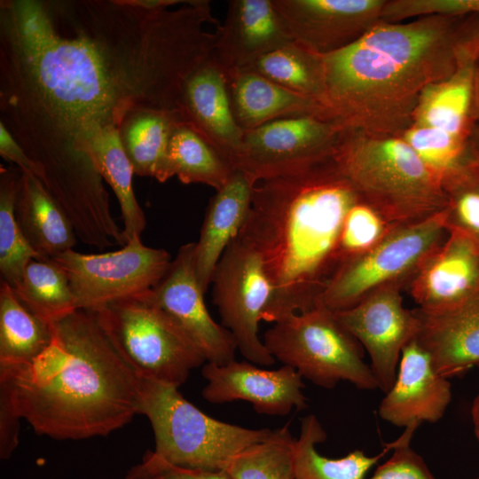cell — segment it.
I'll return each mask as SVG.
<instances>
[{
	"label": "cell",
	"instance_id": "6da1fadb",
	"mask_svg": "<svg viewBox=\"0 0 479 479\" xmlns=\"http://www.w3.org/2000/svg\"><path fill=\"white\" fill-rule=\"evenodd\" d=\"M208 20L191 0L0 1V123L55 201L106 191L92 148L130 113H181L187 81L213 53Z\"/></svg>",
	"mask_w": 479,
	"mask_h": 479
},
{
	"label": "cell",
	"instance_id": "7a4b0ae2",
	"mask_svg": "<svg viewBox=\"0 0 479 479\" xmlns=\"http://www.w3.org/2000/svg\"><path fill=\"white\" fill-rule=\"evenodd\" d=\"M479 34V14L381 21L349 45L321 56L324 107L347 130L398 136L423 90L450 76Z\"/></svg>",
	"mask_w": 479,
	"mask_h": 479
},
{
	"label": "cell",
	"instance_id": "3957f363",
	"mask_svg": "<svg viewBox=\"0 0 479 479\" xmlns=\"http://www.w3.org/2000/svg\"><path fill=\"white\" fill-rule=\"evenodd\" d=\"M360 200L332 157L254 184L239 235L257 250L271 282L262 320L275 323L318 305L340 266L345 217Z\"/></svg>",
	"mask_w": 479,
	"mask_h": 479
},
{
	"label": "cell",
	"instance_id": "277c9868",
	"mask_svg": "<svg viewBox=\"0 0 479 479\" xmlns=\"http://www.w3.org/2000/svg\"><path fill=\"white\" fill-rule=\"evenodd\" d=\"M52 341L30 365L0 371L35 433L56 440L105 436L139 414V380L91 310L51 324Z\"/></svg>",
	"mask_w": 479,
	"mask_h": 479
},
{
	"label": "cell",
	"instance_id": "5b68a950",
	"mask_svg": "<svg viewBox=\"0 0 479 479\" xmlns=\"http://www.w3.org/2000/svg\"><path fill=\"white\" fill-rule=\"evenodd\" d=\"M332 159L359 198L397 227L445 207L440 178L399 136L345 130Z\"/></svg>",
	"mask_w": 479,
	"mask_h": 479
},
{
	"label": "cell",
	"instance_id": "8992f818",
	"mask_svg": "<svg viewBox=\"0 0 479 479\" xmlns=\"http://www.w3.org/2000/svg\"><path fill=\"white\" fill-rule=\"evenodd\" d=\"M139 380V414L153 431L152 454L186 468L221 470L244 448L269 436L272 429H252L204 413L178 391L153 379Z\"/></svg>",
	"mask_w": 479,
	"mask_h": 479
},
{
	"label": "cell",
	"instance_id": "52a82bcc",
	"mask_svg": "<svg viewBox=\"0 0 479 479\" xmlns=\"http://www.w3.org/2000/svg\"><path fill=\"white\" fill-rule=\"evenodd\" d=\"M151 290L91 311L137 378L179 388L207 360L179 325L152 299Z\"/></svg>",
	"mask_w": 479,
	"mask_h": 479
},
{
	"label": "cell",
	"instance_id": "ba28073f",
	"mask_svg": "<svg viewBox=\"0 0 479 479\" xmlns=\"http://www.w3.org/2000/svg\"><path fill=\"white\" fill-rule=\"evenodd\" d=\"M263 342L276 360L318 386L331 389L346 381L358 389H378L360 343L321 305L275 322Z\"/></svg>",
	"mask_w": 479,
	"mask_h": 479
},
{
	"label": "cell",
	"instance_id": "9c48e42d",
	"mask_svg": "<svg viewBox=\"0 0 479 479\" xmlns=\"http://www.w3.org/2000/svg\"><path fill=\"white\" fill-rule=\"evenodd\" d=\"M446 236L443 210L424 220L394 228L373 248L340 265L318 305L336 312L352 307L382 287L401 284L405 288Z\"/></svg>",
	"mask_w": 479,
	"mask_h": 479
},
{
	"label": "cell",
	"instance_id": "30bf717a",
	"mask_svg": "<svg viewBox=\"0 0 479 479\" xmlns=\"http://www.w3.org/2000/svg\"><path fill=\"white\" fill-rule=\"evenodd\" d=\"M51 259L65 271L77 309L88 310L153 289L172 262L168 251L145 246L140 237L114 252L69 249Z\"/></svg>",
	"mask_w": 479,
	"mask_h": 479
},
{
	"label": "cell",
	"instance_id": "8fae6325",
	"mask_svg": "<svg viewBox=\"0 0 479 479\" xmlns=\"http://www.w3.org/2000/svg\"><path fill=\"white\" fill-rule=\"evenodd\" d=\"M213 300L221 325L233 335L246 360L263 366L276 362L258 335L271 286L257 250L238 235L223 254L214 273Z\"/></svg>",
	"mask_w": 479,
	"mask_h": 479
},
{
	"label": "cell",
	"instance_id": "7c38bea8",
	"mask_svg": "<svg viewBox=\"0 0 479 479\" xmlns=\"http://www.w3.org/2000/svg\"><path fill=\"white\" fill-rule=\"evenodd\" d=\"M345 125L324 115L295 116L245 131L234 169L254 183L288 175L332 157Z\"/></svg>",
	"mask_w": 479,
	"mask_h": 479
},
{
	"label": "cell",
	"instance_id": "4fadbf2b",
	"mask_svg": "<svg viewBox=\"0 0 479 479\" xmlns=\"http://www.w3.org/2000/svg\"><path fill=\"white\" fill-rule=\"evenodd\" d=\"M404 288L401 284L382 287L352 307L334 312L368 353L378 389L384 393L395 381L404 348L419 329L414 310L403 304Z\"/></svg>",
	"mask_w": 479,
	"mask_h": 479
},
{
	"label": "cell",
	"instance_id": "5bb4252c",
	"mask_svg": "<svg viewBox=\"0 0 479 479\" xmlns=\"http://www.w3.org/2000/svg\"><path fill=\"white\" fill-rule=\"evenodd\" d=\"M292 42L326 55L381 21L386 0H272Z\"/></svg>",
	"mask_w": 479,
	"mask_h": 479
},
{
	"label": "cell",
	"instance_id": "9a60e30c",
	"mask_svg": "<svg viewBox=\"0 0 479 479\" xmlns=\"http://www.w3.org/2000/svg\"><path fill=\"white\" fill-rule=\"evenodd\" d=\"M195 242L181 246L162 279L150 294L192 340L207 362L219 365L235 360L232 334L209 314L193 265Z\"/></svg>",
	"mask_w": 479,
	"mask_h": 479
},
{
	"label": "cell",
	"instance_id": "2e32d148",
	"mask_svg": "<svg viewBox=\"0 0 479 479\" xmlns=\"http://www.w3.org/2000/svg\"><path fill=\"white\" fill-rule=\"evenodd\" d=\"M201 374L208 381L201 395L211 404L244 400L256 412L271 416H285L293 409L307 407L302 377L289 365L268 370L247 360L223 365L207 362L201 366Z\"/></svg>",
	"mask_w": 479,
	"mask_h": 479
},
{
	"label": "cell",
	"instance_id": "e0dca14e",
	"mask_svg": "<svg viewBox=\"0 0 479 479\" xmlns=\"http://www.w3.org/2000/svg\"><path fill=\"white\" fill-rule=\"evenodd\" d=\"M427 311L454 307L479 293V245L467 235L447 232L405 287Z\"/></svg>",
	"mask_w": 479,
	"mask_h": 479
},
{
	"label": "cell",
	"instance_id": "ac0fdd59",
	"mask_svg": "<svg viewBox=\"0 0 479 479\" xmlns=\"http://www.w3.org/2000/svg\"><path fill=\"white\" fill-rule=\"evenodd\" d=\"M379 405L380 417L397 427L434 423L452 399L449 379L434 369L427 350L416 338L404 348L392 387Z\"/></svg>",
	"mask_w": 479,
	"mask_h": 479
},
{
	"label": "cell",
	"instance_id": "d6986e66",
	"mask_svg": "<svg viewBox=\"0 0 479 479\" xmlns=\"http://www.w3.org/2000/svg\"><path fill=\"white\" fill-rule=\"evenodd\" d=\"M213 59L226 74L292 42L272 0H231L217 25Z\"/></svg>",
	"mask_w": 479,
	"mask_h": 479
},
{
	"label": "cell",
	"instance_id": "ffe728a7",
	"mask_svg": "<svg viewBox=\"0 0 479 479\" xmlns=\"http://www.w3.org/2000/svg\"><path fill=\"white\" fill-rule=\"evenodd\" d=\"M180 108L185 122L234 168L245 131L232 112L227 75L213 57L187 81Z\"/></svg>",
	"mask_w": 479,
	"mask_h": 479
},
{
	"label": "cell",
	"instance_id": "44dd1931",
	"mask_svg": "<svg viewBox=\"0 0 479 479\" xmlns=\"http://www.w3.org/2000/svg\"><path fill=\"white\" fill-rule=\"evenodd\" d=\"M414 312L416 339L439 375L449 379L479 365V293L446 310Z\"/></svg>",
	"mask_w": 479,
	"mask_h": 479
},
{
	"label": "cell",
	"instance_id": "7402d4cb",
	"mask_svg": "<svg viewBox=\"0 0 479 479\" xmlns=\"http://www.w3.org/2000/svg\"><path fill=\"white\" fill-rule=\"evenodd\" d=\"M254 184L246 173L235 169L209 200L193 254L195 274L204 293L212 283L223 254L248 216Z\"/></svg>",
	"mask_w": 479,
	"mask_h": 479
},
{
	"label": "cell",
	"instance_id": "603a6c76",
	"mask_svg": "<svg viewBox=\"0 0 479 479\" xmlns=\"http://www.w3.org/2000/svg\"><path fill=\"white\" fill-rule=\"evenodd\" d=\"M226 75L232 112L244 131L289 117H331L315 99L291 91L257 73L240 69Z\"/></svg>",
	"mask_w": 479,
	"mask_h": 479
},
{
	"label": "cell",
	"instance_id": "cb8c5ba5",
	"mask_svg": "<svg viewBox=\"0 0 479 479\" xmlns=\"http://www.w3.org/2000/svg\"><path fill=\"white\" fill-rule=\"evenodd\" d=\"M475 40L469 43L457 69L450 76L423 90L412 124L440 129L469 140L475 124L474 79L479 61Z\"/></svg>",
	"mask_w": 479,
	"mask_h": 479
},
{
	"label": "cell",
	"instance_id": "d4e9b609",
	"mask_svg": "<svg viewBox=\"0 0 479 479\" xmlns=\"http://www.w3.org/2000/svg\"><path fill=\"white\" fill-rule=\"evenodd\" d=\"M14 212L27 242L43 258L75 247L76 234L71 222L36 177L21 171Z\"/></svg>",
	"mask_w": 479,
	"mask_h": 479
},
{
	"label": "cell",
	"instance_id": "484cf974",
	"mask_svg": "<svg viewBox=\"0 0 479 479\" xmlns=\"http://www.w3.org/2000/svg\"><path fill=\"white\" fill-rule=\"evenodd\" d=\"M235 169L199 132L185 122L174 129L156 180L177 177L181 183L202 184L220 189Z\"/></svg>",
	"mask_w": 479,
	"mask_h": 479
},
{
	"label": "cell",
	"instance_id": "4316f807",
	"mask_svg": "<svg viewBox=\"0 0 479 479\" xmlns=\"http://www.w3.org/2000/svg\"><path fill=\"white\" fill-rule=\"evenodd\" d=\"M51 326L30 312L12 287L0 284V371L30 365L51 344Z\"/></svg>",
	"mask_w": 479,
	"mask_h": 479
},
{
	"label": "cell",
	"instance_id": "83f0119b",
	"mask_svg": "<svg viewBox=\"0 0 479 479\" xmlns=\"http://www.w3.org/2000/svg\"><path fill=\"white\" fill-rule=\"evenodd\" d=\"M181 122H185L181 113L154 108H140L125 117L119 136L135 175L156 178L170 136Z\"/></svg>",
	"mask_w": 479,
	"mask_h": 479
},
{
	"label": "cell",
	"instance_id": "f1b7e54d",
	"mask_svg": "<svg viewBox=\"0 0 479 479\" xmlns=\"http://www.w3.org/2000/svg\"><path fill=\"white\" fill-rule=\"evenodd\" d=\"M326 439V433L315 415L302 419L300 435L294 443V479H365L371 467L396 444V441L387 444L375 456L355 450L342 458L329 459L316 449V444Z\"/></svg>",
	"mask_w": 479,
	"mask_h": 479
},
{
	"label": "cell",
	"instance_id": "f546056e",
	"mask_svg": "<svg viewBox=\"0 0 479 479\" xmlns=\"http://www.w3.org/2000/svg\"><path fill=\"white\" fill-rule=\"evenodd\" d=\"M12 288L30 312L50 325L77 310L65 271L51 258L32 259Z\"/></svg>",
	"mask_w": 479,
	"mask_h": 479
},
{
	"label": "cell",
	"instance_id": "4dcf8cb0",
	"mask_svg": "<svg viewBox=\"0 0 479 479\" xmlns=\"http://www.w3.org/2000/svg\"><path fill=\"white\" fill-rule=\"evenodd\" d=\"M243 69L313 98L324 107L326 89L321 56L294 42L263 55Z\"/></svg>",
	"mask_w": 479,
	"mask_h": 479
},
{
	"label": "cell",
	"instance_id": "1f68e13d",
	"mask_svg": "<svg viewBox=\"0 0 479 479\" xmlns=\"http://www.w3.org/2000/svg\"><path fill=\"white\" fill-rule=\"evenodd\" d=\"M92 158L100 175L118 199L126 243L134 237H141L146 219L135 197L132 185L135 174L122 145L118 130H107L97 140Z\"/></svg>",
	"mask_w": 479,
	"mask_h": 479
},
{
	"label": "cell",
	"instance_id": "d6a6232c",
	"mask_svg": "<svg viewBox=\"0 0 479 479\" xmlns=\"http://www.w3.org/2000/svg\"><path fill=\"white\" fill-rule=\"evenodd\" d=\"M294 443L287 422L238 452L225 470L234 479H294Z\"/></svg>",
	"mask_w": 479,
	"mask_h": 479
},
{
	"label": "cell",
	"instance_id": "836d02e7",
	"mask_svg": "<svg viewBox=\"0 0 479 479\" xmlns=\"http://www.w3.org/2000/svg\"><path fill=\"white\" fill-rule=\"evenodd\" d=\"M21 170L0 168V273L12 287L32 259H43L27 242L15 217L14 206Z\"/></svg>",
	"mask_w": 479,
	"mask_h": 479
},
{
	"label": "cell",
	"instance_id": "e575fe53",
	"mask_svg": "<svg viewBox=\"0 0 479 479\" xmlns=\"http://www.w3.org/2000/svg\"><path fill=\"white\" fill-rule=\"evenodd\" d=\"M447 232H458L479 245V168L471 159L441 179Z\"/></svg>",
	"mask_w": 479,
	"mask_h": 479
},
{
	"label": "cell",
	"instance_id": "d590c367",
	"mask_svg": "<svg viewBox=\"0 0 479 479\" xmlns=\"http://www.w3.org/2000/svg\"><path fill=\"white\" fill-rule=\"evenodd\" d=\"M398 136L440 180L472 159L469 140L440 129L412 124Z\"/></svg>",
	"mask_w": 479,
	"mask_h": 479
},
{
	"label": "cell",
	"instance_id": "8d00e7d4",
	"mask_svg": "<svg viewBox=\"0 0 479 479\" xmlns=\"http://www.w3.org/2000/svg\"><path fill=\"white\" fill-rule=\"evenodd\" d=\"M394 228L373 207L362 200L357 201L347 214L342 225L339 241L340 265L373 248Z\"/></svg>",
	"mask_w": 479,
	"mask_h": 479
},
{
	"label": "cell",
	"instance_id": "74e56055",
	"mask_svg": "<svg viewBox=\"0 0 479 479\" xmlns=\"http://www.w3.org/2000/svg\"><path fill=\"white\" fill-rule=\"evenodd\" d=\"M473 14H479V0H386L381 21L397 23L432 16Z\"/></svg>",
	"mask_w": 479,
	"mask_h": 479
},
{
	"label": "cell",
	"instance_id": "f35d334b",
	"mask_svg": "<svg viewBox=\"0 0 479 479\" xmlns=\"http://www.w3.org/2000/svg\"><path fill=\"white\" fill-rule=\"evenodd\" d=\"M418 427L412 424L404 428V433L395 440L391 457L369 479H436L423 459L410 446Z\"/></svg>",
	"mask_w": 479,
	"mask_h": 479
},
{
	"label": "cell",
	"instance_id": "ab89813d",
	"mask_svg": "<svg viewBox=\"0 0 479 479\" xmlns=\"http://www.w3.org/2000/svg\"><path fill=\"white\" fill-rule=\"evenodd\" d=\"M126 479H234L226 470L186 468L169 464L147 451L139 464L130 468Z\"/></svg>",
	"mask_w": 479,
	"mask_h": 479
},
{
	"label": "cell",
	"instance_id": "60d3db41",
	"mask_svg": "<svg viewBox=\"0 0 479 479\" xmlns=\"http://www.w3.org/2000/svg\"><path fill=\"white\" fill-rule=\"evenodd\" d=\"M20 415L7 379L0 377V458L8 459L20 441Z\"/></svg>",
	"mask_w": 479,
	"mask_h": 479
},
{
	"label": "cell",
	"instance_id": "b9f144b4",
	"mask_svg": "<svg viewBox=\"0 0 479 479\" xmlns=\"http://www.w3.org/2000/svg\"><path fill=\"white\" fill-rule=\"evenodd\" d=\"M0 155L5 161L14 163L22 172L33 175L40 181L43 180L41 169L29 158L2 123H0Z\"/></svg>",
	"mask_w": 479,
	"mask_h": 479
},
{
	"label": "cell",
	"instance_id": "7bdbcfd3",
	"mask_svg": "<svg viewBox=\"0 0 479 479\" xmlns=\"http://www.w3.org/2000/svg\"><path fill=\"white\" fill-rule=\"evenodd\" d=\"M468 147L472 160L479 168V124H475L472 129L468 141Z\"/></svg>",
	"mask_w": 479,
	"mask_h": 479
},
{
	"label": "cell",
	"instance_id": "ee69618b",
	"mask_svg": "<svg viewBox=\"0 0 479 479\" xmlns=\"http://www.w3.org/2000/svg\"><path fill=\"white\" fill-rule=\"evenodd\" d=\"M477 367L479 369V365ZM470 415L474 428V434L477 442L479 443V389L472 402Z\"/></svg>",
	"mask_w": 479,
	"mask_h": 479
},
{
	"label": "cell",
	"instance_id": "f6af8a7d",
	"mask_svg": "<svg viewBox=\"0 0 479 479\" xmlns=\"http://www.w3.org/2000/svg\"><path fill=\"white\" fill-rule=\"evenodd\" d=\"M474 114L475 124H479V61L475 67L474 79Z\"/></svg>",
	"mask_w": 479,
	"mask_h": 479
},
{
	"label": "cell",
	"instance_id": "bcb514c9",
	"mask_svg": "<svg viewBox=\"0 0 479 479\" xmlns=\"http://www.w3.org/2000/svg\"><path fill=\"white\" fill-rule=\"evenodd\" d=\"M475 51H476L477 59H478V60H479V35H478L477 37L475 38Z\"/></svg>",
	"mask_w": 479,
	"mask_h": 479
},
{
	"label": "cell",
	"instance_id": "7dc6e473",
	"mask_svg": "<svg viewBox=\"0 0 479 479\" xmlns=\"http://www.w3.org/2000/svg\"><path fill=\"white\" fill-rule=\"evenodd\" d=\"M477 479H479V478H477Z\"/></svg>",
	"mask_w": 479,
	"mask_h": 479
}]
</instances>
